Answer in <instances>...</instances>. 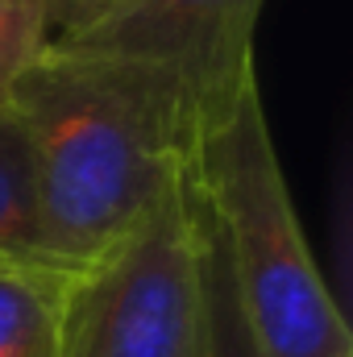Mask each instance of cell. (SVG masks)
Masks as SVG:
<instances>
[{
	"label": "cell",
	"mask_w": 353,
	"mask_h": 357,
	"mask_svg": "<svg viewBox=\"0 0 353 357\" xmlns=\"http://www.w3.org/2000/svg\"><path fill=\"white\" fill-rule=\"evenodd\" d=\"M233 291L266 357H353V333L316 266L291 187L283 175L262 91H246L237 112L191 158Z\"/></svg>",
	"instance_id": "cell-2"
},
{
	"label": "cell",
	"mask_w": 353,
	"mask_h": 357,
	"mask_svg": "<svg viewBox=\"0 0 353 357\" xmlns=\"http://www.w3.org/2000/svg\"><path fill=\"white\" fill-rule=\"evenodd\" d=\"M67 270L0 262V357H59Z\"/></svg>",
	"instance_id": "cell-5"
},
{
	"label": "cell",
	"mask_w": 353,
	"mask_h": 357,
	"mask_svg": "<svg viewBox=\"0 0 353 357\" xmlns=\"http://www.w3.org/2000/svg\"><path fill=\"white\" fill-rule=\"evenodd\" d=\"M42 4V21H46V38L54 42H71L80 33L96 29L104 17H112L125 0H38Z\"/></svg>",
	"instance_id": "cell-9"
},
{
	"label": "cell",
	"mask_w": 353,
	"mask_h": 357,
	"mask_svg": "<svg viewBox=\"0 0 353 357\" xmlns=\"http://www.w3.org/2000/svg\"><path fill=\"white\" fill-rule=\"evenodd\" d=\"M266 0H125L96 29L54 42L158 71L179 100L187 158L258 88L254 33Z\"/></svg>",
	"instance_id": "cell-4"
},
{
	"label": "cell",
	"mask_w": 353,
	"mask_h": 357,
	"mask_svg": "<svg viewBox=\"0 0 353 357\" xmlns=\"http://www.w3.org/2000/svg\"><path fill=\"white\" fill-rule=\"evenodd\" d=\"M204 278L187 167L63 287L59 357H200Z\"/></svg>",
	"instance_id": "cell-3"
},
{
	"label": "cell",
	"mask_w": 353,
	"mask_h": 357,
	"mask_svg": "<svg viewBox=\"0 0 353 357\" xmlns=\"http://www.w3.org/2000/svg\"><path fill=\"white\" fill-rule=\"evenodd\" d=\"M0 262L46 266L38 241V191L29 133L8 96H0Z\"/></svg>",
	"instance_id": "cell-7"
},
{
	"label": "cell",
	"mask_w": 353,
	"mask_h": 357,
	"mask_svg": "<svg viewBox=\"0 0 353 357\" xmlns=\"http://www.w3.org/2000/svg\"><path fill=\"white\" fill-rule=\"evenodd\" d=\"M50 46L38 0H0V96Z\"/></svg>",
	"instance_id": "cell-8"
},
{
	"label": "cell",
	"mask_w": 353,
	"mask_h": 357,
	"mask_svg": "<svg viewBox=\"0 0 353 357\" xmlns=\"http://www.w3.org/2000/svg\"><path fill=\"white\" fill-rule=\"evenodd\" d=\"M8 100L29 133L38 241L54 270L117 245L187 162L175 91L142 63L46 46Z\"/></svg>",
	"instance_id": "cell-1"
},
{
	"label": "cell",
	"mask_w": 353,
	"mask_h": 357,
	"mask_svg": "<svg viewBox=\"0 0 353 357\" xmlns=\"http://www.w3.org/2000/svg\"><path fill=\"white\" fill-rule=\"evenodd\" d=\"M187 183H191V204H195L200 278H204V349H200V357H266V349L258 345V337H254V328L246 320V312H241V299L233 291L212 208H208L204 191L195 187V178L187 175Z\"/></svg>",
	"instance_id": "cell-6"
}]
</instances>
